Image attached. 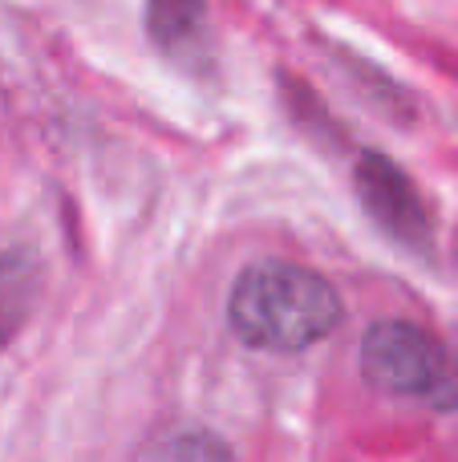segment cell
I'll list each match as a JSON object with an SVG mask.
<instances>
[{
    "label": "cell",
    "instance_id": "cell-1",
    "mask_svg": "<svg viewBox=\"0 0 458 462\" xmlns=\"http://www.w3.org/2000/svg\"><path fill=\"white\" fill-rule=\"evenodd\" d=\"M337 288L300 263H252L227 292V325L243 345L264 353H300L341 328Z\"/></svg>",
    "mask_w": 458,
    "mask_h": 462
},
{
    "label": "cell",
    "instance_id": "cell-2",
    "mask_svg": "<svg viewBox=\"0 0 458 462\" xmlns=\"http://www.w3.org/2000/svg\"><path fill=\"white\" fill-rule=\"evenodd\" d=\"M357 361L373 390L430 410H458V353L414 320L370 325L357 345Z\"/></svg>",
    "mask_w": 458,
    "mask_h": 462
},
{
    "label": "cell",
    "instance_id": "cell-3",
    "mask_svg": "<svg viewBox=\"0 0 458 462\" xmlns=\"http://www.w3.org/2000/svg\"><path fill=\"white\" fill-rule=\"evenodd\" d=\"M353 187H357L362 208L370 211V219L386 236H394L398 244L414 247V252H426L430 247L426 199H422L418 183L394 159H386L378 151H365L353 167Z\"/></svg>",
    "mask_w": 458,
    "mask_h": 462
},
{
    "label": "cell",
    "instance_id": "cell-4",
    "mask_svg": "<svg viewBox=\"0 0 458 462\" xmlns=\"http://www.w3.org/2000/svg\"><path fill=\"white\" fill-rule=\"evenodd\" d=\"M146 32L167 57L195 61L207 32V5L203 0H146Z\"/></svg>",
    "mask_w": 458,
    "mask_h": 462
},
{
    "label": "cell",
    "instance_id": "cell-5",
    "mask_svg": "<svg viewBox=\"0 0 458 462\" xmlns=\"http://www.w3.org/2000/svg\"><path fill=\"white\" fill-rule=\"evenodd\" d=\"M37 288H41L37 255L24 252V247L0 252V349H5V345L24 328V320L32 317Z\"/></svg>",
    "mask_w": 458,
    "mask_h": 462
},
{
    "label": "cell",
    "instance_id": "cell-6",
    "mask_svg": "<svg viewBox=\"0 0 458 462\" xmlns=\"http://www.w3.org/2000/svg\"><path fill=\"white\" fill-rule=\"evenodd\" d=\"M134 462H232V447L215 430L183 426V430H167L146 442Z\"/></svg>",
    "mask_w": 458,
    "mask_h": 462
}]
</instances>
